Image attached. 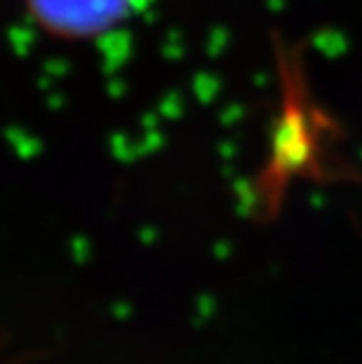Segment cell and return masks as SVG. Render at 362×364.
Here are the masks:
<instances>
[{"instance_id":"obj_1","label":"cell","mask_w":362,"mask_h":364,"mask_svg":"<svg viewBox=\"0 0 362 364\" xmlns=\"http://www.w3.org/2000/svg\"><path fill=\"white\" fill-rule=\"evenodd\" d=\"M134 0H26L33 24L57 41L80 43L111 33L129 17Z\"/></svg>"}]
</instances>
